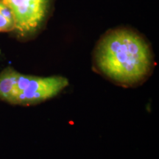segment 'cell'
I'll return each instance as SVG.
<instances>
[{
  "mask_svg": "<svg viewBox=\"0 0 159 159\" xmlns=\"http://www.w3.org/2000/svg\"><path fill=\"white\" fill-rule=\"evenodd\" d=\"M94 60L99 72L125 87L144 82L153 67L148 43L127 29L113 30L104 35L97 43Z\"/></svg>",
  "mask_w": 159,
  "mask_h": 159,
  "instance_id": "6da1fadb",
  "label": "cell"
},
{
  "mask_svg": "<svg viewBox=\"0 0 159 159\" xmlns=\"http://www.w3.org/2000/svg\"><path fill=\"white\" fill-rule=\"evenodd\" d=\"M69 85L68 80L61 76L41 77L19 75L14 105H33L52 98Z\"/></svg>",
  "mask_w": 159,
  "mask_h": 159,
  "instance_id": "7a4b0ae2",
  "label": "cell"
},
{
  "mask_svg": "<svg viewBox=\"0 0 159 159\" xmlns=\"http://www.w3.org/2000/svg\"><path fill=\"white\" fill-rule=\"evenodd\" d=\"M11 9L15 30L22 37L32 36L44 25L52 0H0Z\"/></svg>",
  "mask_w": 159,
  "mask_h": 159,
  "instance_id": "3957f363",
  "label": "cell"
},
{
  "mask_svg": "<svg viewBox=\"0 0 159 159\" xmlns=\"http://www.w3.org/2000/svg\"><path fill=\"white\" fill-rule=\"evenodd\" d=\"M19 73L11 67L0 74V99L14 104L16 87Z\"/></svg>",
  "mask_w": 159,
  "mask_h": 159,
  "instance_id": "277c9868",
  "label": "cell"
},
{
  "mask_svg": "<svg viewBox=\"0 0 159 159\" xmlns=\"http://www.w3.org/2000/svg\"><path fill=\"white\" fill-rule=\"evenodd\" d=\"M15 30V20L11 9L0 2V32H11Z\"/></svg>",
  "mask_w": 159,
  "mask_h": 159,
  "instance_id": "5b68a950",
  "label": "cell"
}]
</instances>
